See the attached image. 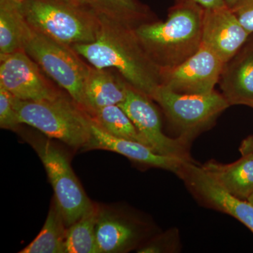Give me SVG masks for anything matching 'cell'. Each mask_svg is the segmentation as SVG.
<instances>
[{
	"label": "cell",
	"instance_id": "cell-20",
	"mask_svg": "<svg viewBox=\"0 0 253 253\" xmlns=\"http://www.w3.org/2000/svg\"><path fill=\"white\" fill-rule=\"evenodd\" d=\"M83 4L100 16L126 23L135 28L141 23L153 21L147 6L138 0H81Z\"/></svg>",
	"mask_w": 253,
	"mask_h": 253
},
{
	"label": "cell",
	"instance_id": "cell-25",
	"mask_svg": "<svg viewBox=\"0 0 253 253\" xmlns=\"http://www.w3.org/2000/svg\"><path fill=\"white\" fill-rule=\"evenodd\" d=\"M243 26L251 34L253 33V0H239L230 8Z\"/></svg>",
	"mask_w": 253,
	"mask_h": 253
},
{
	"label": "cell",
	"instance_id": "cell-15",
	"mask_svg": "<svg viewBox=\"0 0 253 253\" xmlns=\"http://www.w3.org/2000/svg\"><path fill=\"white\" fill-rule=\"evenodd\" d=\"M243 47L224 64L219 84L230 106L253 108V44Z\"/></svg>",
	"mask_w": 253,
	"mask_h": 253
},
{
	"label": "cell",
	"instance_id": "cell-13",
	"mask_svg": "<svg viewBox=\"0 0 253 253\" xmlns=\"http://www.w3.org/2000/svg\"><path fill=\"white\" fill-rule=\"evenodd\" d=\"M251 35L227 5L204 9L202 44L214 51L224 63L239 52Z\"/></svg>",
	"mask_w": 253,
	"mask_h": 253
},
{
	"label": "cell",
	"instance_id": "cell-14",
	"mask_svg": "<svg viewBox=\"0 0 253 253\" xmlns=\"http://www.w3.org/2000/svg\"><path fill=\"white\" fill-rule=\"evenodd\" d=\"M91 139L84 150L101 149L122 155L133 162L177 174L184 160L161 156L146 145L108 134L91 120Z\"/></svg>",
	"mask_w": 253,
	"mask_h": 253
},
{
	"label": "cell",
	"instance_id": "cell-18",
	"mask_svg": "<svg viewBox=\"0 0 253 253\" xmlns=\"http://www.w3.org/2000/svg\"><path fill=\"white\" fill-rule=\"evenodd\" d=\"M68 226L57 201H51L44 226L36 239L20 253H66Z\"/></svg>",
	"mask_w": 253,
	"mask_h": 253
},
{
	"label": "cell",
	"instance_id": "cell-24",
	"mask_svg": "<svg viewBox=\"0 0 253 253\" xmlns=\"http://www.w3.org/2000/svg\"><path fill=\"white\" fill-rule=\"evenodd\" d=\"M21 126L15 108L14 96L0 86V126L17 132Z\"/></svg>",
	"mask_w": 253,
	"mask_h": 253
},
{
	"label": "cell",
	"instance_id": "cell-28",
	"mask_svg": "<svg viewBox=\"0 0 253 253\" xmlns=\"http://www.w3.org/2000/svg\"><path fill=\"white\" fill-rule=\"evenodd\" d=\"M225 1L226 5L229 6V8L233 7L236 4L239 0H224Z\"/></svg>",
	"mask_w": 253,
	"mask_h": 253
},
{
	"label": "cell",
	"instance_id": "cell-5",
	"mask_svg": "<svg viewBox=\"0 0 253 253\" xmlns=\"http://www.w3.org/2000/svg\"><path fill=\"white\" fill-rule=\"evenodd\" d=\"M23 51L87 113L84 84L91 66L71 46L54 41L28 26Z\"/></svg>",
	"mask_w": 253,
	"mask_h": 253
},
{
	"label": "cell",
	"instance_id": "cell-21",
	"mask_svg": "<svg viewBox=\"0 0 253 253\" xmlns=\"http://www.w3.org/2000/svg\"><path fill=\"white\" fill-rule=\"evenodd\" d=\"M99 210V205L94 203L87 212L68 226L66 233V253H99L96 237Z\"/></svg>",
	"mask_w": 253,
	"mask_h": 253
},
{
	"label": "cell",
	"instance_id": "cell-16",
	"mask_svg": "<svg viewBox=\"0 0 253 253\" xmlns=\"http://www.w3.org/2000/svg\"><path fill=\"white\" fill-rule=\"evenodd\" d=\"M208 175L229 194L247 201L253 192V154L242 155L235 162L224 164L211 160L201 166Z\"/></svg>",
	"mask_w": 253,
	"mask_h": 253
},
{
	"label": "cell",
	"instance_id": "cell-30",
	"mask_svg": "<svg viewBox=\"0 0 253 253\" xmlns=\"http://www.w3.org/2000/svg\"><path fill=\"white\" fill-rule=\"evenodd\" d=\"M16 1H17L20 3H22L23 1H26V0H16Z\"/></svg>",
	"mask_w": 253,
	"mask_h": 253
},
{
	"label": "cell",
	"instance_id": "cell-17",
	"mask_svg": "<svg viewBox=\"0 0 253 253\" xmlns=\"http://www.w3.org/2000/svg\"><path fill=\"white\" fill-rule=\"evenodd\" d=\"M126 82L116 77L108 68L91 66L84 84L87 113L111 105H120L126 98Z\"/></svg>",
	"mask_w": 253,
	"mask_h": 253
},
{
	"label": "cell",
	"instance_id": "cell-10",
	"mask_svg": "<svg viewBox=\"0 0 253 253\" xmlns=\"http://www.w3.org/2000/svg\"><path fill=\"white\" fill-rule=\"evenodd\" d=\"M176 175L200 204L235 218L253 234V205L251 203L229 194L194 161H184Z\"/></svg>",
	"mask_w": 253,
	"mask_h": 253
},
{
	"label": "cell",
	"instance_id": "cell-11",
	"mask_svg": "<svg viewBox=\"0 0 253 253\" xmlns=\"http://www.w3.org/2000/svg\"><path fill=\"white\" fill-rule=\"evenodd\" d=\"M225 63L201 44L196 54L179 66L161 71V84L183 94H206L214 91Z\"/></svg>",
	"mask_w": 253,
	"mask_h": 253
},
{
	"label": "cell",
	"instance_id": "cell-6",
	"mask_svg": "<svg viewBox=\"0 0 253 253\" xmlns=\"http://www.w3.org/2000/svg\"><path fill=\"white\" fill-rule=\"evenodd\" d=\"M23 132L21 136L36 151L45 168L54 190V197L68 227L87 212L94 203L88 197L62 149L45 135Z\"/></svg>",
	"mask_w": 253,
	"mask_h": 253
},
{
	"label": "cell",
	"instance_id": "cell-12",
	"mask_svg": "<svg viewBox=\"0 0 253 253\" xmlns=\"http://www.w3.org/2000/svg\"><path fill=\"white\" fill-rule=\"evenodd\" d=\"M42 71L23 50L0 54V86L16 99L39 101L63 94L46 79Z\"/></svg>",
	"mask_w": 253,
	"mask_h": 253
},
{
	"label": "cell",
	"instance_id": "cell-26",
	"mask_svg": "<svg viewBox=\"0 0 253 253\" xmlns=\"http://www.w3.org/2000/svg\"><path fill=\"white\" fill-rule=\"evenodd\" d=\"M178 1H189L196 3L204 9H213L226 6L224 0H178Z\"/></svg>",
	"mask_w": 253,
	"mask_h": 253
},
{
	"label": "cell",
	"instance_id": "cell-1",
	"mask_svg": "<svg viewBox=\"0 0 253 253\" xmlns=\"http://www.w3.org/2000/svg\"><path fill=\"white\" fill-rule=\"evenodd\" d=\"M100 18L96 41L71 47L95 68H114L128 84L153 100L161 84V70L141 45L134 27Z\"/></svg>",
	"mask_w": 253,
	"mask_h": 253
},
{
	"label": "cell",
	"instance_id": "cell-8",
	"mask_svg": "<svg viewBox=\"0 0 253 253\" xmlns=\"http://www.w3.org/2000/svg\"><path fill=\"white\" fill-rule=\"evenodd\" d=\"M152 221L137 212L118 206H100L96 226L99 253L137 251L155 234Z\"/></svg>",
	"mask_w": 253,
	"mask_h": 253
},
{
	"label": "cell",
	"instance_id": "cell-29",
	"mask_svg": "<svg viewBox=\"0 0 253 253\" xmlns=\"http://www.w3.org/2000/svg\"><path fill=\"white\" fill-rule=\"evenodd\" d=\"M247 201L251 203V204L253 205V192L252 193V194L249 196V198L248 199Z\"/></svg>",
	"mask_w": 253,
	"mask_h": 253
},
{
	"label": "cell",
	"instance_id": "cell-9",
	"mask_svg": "<svg viewBox=\"0 0 253 253\" xmlns=\"http://www.w3.org/2000/svg\"><path fill=\"white\" fill-rule=\"evenodd\" d=\"M126 91V99L119 106L132 121L143 144L161 156L192 161L190 144L179 137H169L163 132L161 116L153 100L127 83Z\"/></svg>",
	"mask_w": 253,
	"mask_h": 253
},
{
	"label": "cell",
	"instance_id": "cell-23",
	"mask_svg": "<svg viewBox=\"0 0 253 253\" xmlns=\"http://www.w3.org/2000/svg\"><path fill=\"white\" fill-rule=\"evenodd\" d=\"M181 250L179 229L172 227L157 233L145 242L136 252L139 253H176Z\"/></svg>",
	"mask_w": 253,
	"mask_h": 253
},
{
	"label": "cell",
	"instance_id": "cell-7",
	"mask_svg": "<svg viewBox=\"0 0 253 253\" xmlns=\"http://www.w3.org/2000/svg\"><path fill=\"white\" fill-rule=\"evenodd\" d=\"M153 101L161 106L178 137L189 144L211 128L230 106L221 93L215 90L206 94H183L162 85L158 88Z\"/></svg>",
	"mask_w": 253,
	"mask_h": 253
},
{
	"label": "cell",
	"instance_id": "cell-27",
	"mask_svg": "<svg viewBox=\"0 0 253 253\" xmlns=\"http://www.w3.org/2000/svg\"><path fill=\"white\" fill-rule=\"evenodd\" d=\"M239 151L241 155L253 154V135L248 136L243 140Z\"/></svg>",
	"mask_w": 253,
	"mask_h": 253
},
{
	"label": "cell",
	"instance_id": "cell-2",
	"mask_svg": "<svg viewBox=\"0 0 253 253\" xmlns=\"http://www.w3.org/2000/svg\"><path fill=\"white\" fill-rule=\"evenodd\" d=\"M204 8L189 1H178L164 21L141 23L134 28L145 51L161 71L179 66L202 44Z\"/></svg>",
	"mask_w": 253,
	"mask_h": 253
},
{
	"label": "cell",
	"instance_id": "cell-22",
	"mask_svg": "<svg viewBox=\"0 0 253 253\" xmlns=\"http://www.w3.org/2000/svg\"><path fill=\"white\" fill-rule=\"evenodd\" d=\"M91 118L108 134L119 139H127L144 144L132 121L119 105H111L96 110Z\"/></svg>",
	"mask_w": 253,
	"mask_h": 253
},
{
	"label": "cell",
	"instance_id": "cell-4",
	"mask_svg": "<svg viewBox=\"0 0 253 253\" xmlns=\"http://www.w3.org/2000/svg\"><path fill=\"white\" fill-rule=\"evenodd\" d=\"M22 125H27L74 149L84 150L91 139V116L64 94L53 99L23 101L15 98Z\"/></svg>",
	"mask_w": 253,
	"mask_h": 253
},
{
	"label": "cell",
	"instance_id": "cell-3",
	"mask_svg": "<svg viewBox=\"0 0 253 253\" xmlns=\"http://www.w3.org/2000/svg\"><path fill=\"white\" fill-rule=\"evenodd\" d=\"M21 10L30 27L66 45L97 38L101 18L81 0H26Z\"/></svg>",
	"mask_w": 253,
	"mask_h": 253
},
{
	"label": "cell",
	"instance_id": "cell-19",
	"mask_svg": "<svg viewBox=\"0 0 253 253\" xmlns=\"http://www.w3.org/2000/svg\"><path fill=\"white\" fill-rule=\"evenodd\" d=\"M28 27L21 3L16 0H0V54L22 51Z\"/></svg>",
	"mask_w": 253,
	"mask_h": 253
}]
</instances>
